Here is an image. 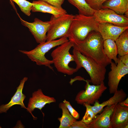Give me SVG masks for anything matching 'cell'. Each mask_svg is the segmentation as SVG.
<instances>
[{
	"label": "cell",
	"instance_id": "6da1fadb",
	"mask_svg": "<svg viewBox=\"0 0 128 128\" xmlns=\"http://www.w3.org/2000/svg\"><path fill=\"white\" fill-rule=\"evenodd\" d=\"M104 41L100 33L94 31L90 33L82 41H72L73 48L106 67L111 64L112 60L104 53Z\"/></svg>",
	"mask_w": 128,
	"mask_h": 128
},
{
	"label": "cell",
	"instance_id": "7a4b0ae2",
	"mask_svg": "<svg viewBox=\"0 0 128 128\" xmlns=\"http://www.w3.org/2000/svg\"><path fill=\"white\" fill-rule=\"evenodd\" d=\"M98 23L93 16L79 14L74 15L69 30L68 37L71 41L83 40L93 31H98Z\"/></svg>",
	"mask_w": 128,
	"mask_h": 128
},
{
	"label": "cell",
	"instance_id": "3957f363",
	"mask_svg": "<svg viewBox=\"0 0 128 128\" xmlns=\"http://www.w3.org/2000/svg\"><path fill=\"white\" fill-rule=\"evenodd\" d=\"M73 53L76 68L78 70L84 68L90 76V82L93 85H98L104 82L106 71L105 67L82 54L74 48Z\"/></svg>",
	"mask_w": 128,
	"mask_h": 128
},
{
	"label": "cell",
	"instance_id": "277c9868",
	"mask_svg": "<svg viewBox=\"0 0 128 128\" xmlns=\"http://www.w3.org/2000/svg\"><path fill=\"white\" fill-rule=\"evenodd\" d=\"M73 45V42L69 40L60 45L51 52L53 64L58 72L71 75L78 70L69 65L71 62L74 61L73 55L69 52Z\"/></svg>",
	"mask_w": 128,
	"mask_h": 128
},
{
	"label": "cell",
	"instance_id": "5b68a950",
	"mask_svg": "<svg viewBox=\"0 0 128 128\" xmlns=\"http://www.w3.org/2000/svg\"><path fill=\"white\" fill-rule=\"evenodd\" d=\"M65 37L57 40L46 41L39 44L35 48L29 51L19 50L20 52L26 55L31 61L36 62L38 65H44L54 70L51 65L53 64L52 60L47 59L45 57L46 54L53 48L69 41Z\"/></svg>",
	"mask_w": 128,
	"mask_h": 128
},
{
	"label": "cell",
	"instance_id": "8992f818",
	"mask_svg": "<svg viewBox=\"0 0 128 128\" xmlns=\"http://www.w3.org/2000/svg\"><path fill=\"white\" fill-rule=\"evenodd\" d=\"M74 16L72 14L67 13L56 18L52 15L50 21V25L46 35V41L55 40L64 37L68 38L69 30Z\"/></svg>",
	"mask_w": 128,
	"mask_h": 128
},
{
	"label": "cell",
	"instance_id": "52a82bcc",
	"mask_svg": "<svg viewBox=\"0 0 128 128\" xmlns=\"http://www.w3.org/2000/svg\"><path fill=\"white\" fill-rule=\"evenodd\" d=\"M86 82L85 90L80 91L76 96L75 100L77 103L83 105L84 103L94 104L99 100L107 89L104 82L98 85H91L87 80H83Z\"/></svg>",
	"mask_w": 128,
	"mask_h": 128
},
{
	"label": "cell",
	"instance_id": "ba28073f",
	"mask_svg": "<svg viewBox=\"0 0 128 128\" xmlns=\"http://www.w3.org/2000/svg\"><path fill=\"white\" fill-rule=\"evenodd\" d=\"M116 64L112 61L111 70L108 74V85L110 94H114L118 90L119 82L122 78L128 73V67L124 64L118 58Z\"/></svg>",
	"mask_w": 128,
	"mask_h": 128
},
{
	"label": "cell",
	"instance_id": "9c48e42d",
	"mask_svg": "<svg viewBox=\"0 0 128 128\" xmlns=\"http://www.w3.org/2000/svg\"><path fill=\"white\" fill-rule=\"evenodd\" d=\"M98 23H109L120 27L128 26V18L108 9L96 10L93 15Z\"/></svg>",
	"mask_w": 128,
	"mask_h": 128
},
{
	"label": "cell",
	"instance_id": "30bf717a",
	"mask_svg": "<svg viewBox=\"0 0 128 128\" xmlns=\"http://www.w3.org/2000/svg\"><path fill=\"white\" fill-rule=\"evenodd\" d=\"M19 17L22 24L29 29L37 43L41 44L46 41V33L50 24V21H43L36 18L33 22L29 23Z\"/></svg>",
	"mask_w": 128,
	"mask_h": 128
},
{
	"label": "cell",
	"instance_id": "8fae6325",
	"mask_svg": "<svg viewBox=\"0 0 128 128\" xmlns=\"http://www.w3.org/2000/svg\"><path fill=\"white\" fill-rule=\"evenodd\" d=\"M111 128H127L128 126V107L115 104L110 118Z\"/></svg>",
	"mask_w": 128,
	"mask_h": 128
},
{
	"label": "cell",
	"instance_id": "7c38bea8",
	"mask_svg": "<svg viewBox=\"0 0 128 128\" xmlns=\"http://www.w3.org/2000/svg\"><path fill=\"white\" fill-rule=\"evenodd\" d=\"M56 102V100L54 98L45 95L41 89H39L32 93V97L29 99L27 109L31 114L35 109L41 110L47 104H50Z\"/></svg>",
	"mask_w": 128,
	"mask_h": 128
},
{
	"label": "cell",
	"instance_id": "4fadbf2b",
	"mask_svg": "<svg viewBox=\"0 0 128 128\" xmlns=\"http://www.w3.org/2000/svg\"><path fill=\"white\" fill-rule=\"evenodd\" d=\"M116 104L105 107L102 112L96 115L88 125L89 128H111L110 118Z\"/></svg>",
	"mask_w": 128,
	"mask_h": 128
},
{
	"label": "cell",
	"instance_id": "5bb4252c",
	"mask_svg": "<svg viewBox=\"0 0 128 128\" xmlns=\"http://www.w3.org/2000/svg\"><path fill=\"white\" fill-rule=\"evenodd\" d=\"M98 32L104 40L110 39L115 41L124 31L128 29V26L122 27L109 23H99Z\"/></svg>",
	"mask_w": 128,
	"mask_h": 128
},
{
	"label": "cell",
	"instance_id": "9a60e30c",
	"mask_svg": "<svg viewBox=\"0 0 128 128\" xmlns=\"http://www.w3.org/2000/svg\"><path fill=\"white\" fill-rule=\"evenodd\" d=\"M27 79V77H25L21 80L19 86L17 88L16 91L9 102L7 104L0 106V113H6L10 107L16 105H20L22 108L27 109L23 102L26 96L23 93L22 91L25 83Z\"/></svg>",
	"mask_w": 128,
	"mask_h": 128
},
{
	"label": "cell",
	"instance_id": "2e32d148",
	"mask_svg": "<svg viewBox=\"0 0 128 128\" xmlns=\"http://www.w3.org/2000/svg\"><path fill=\"white\" fill-rule=\"evenodd\" d=\"M32 3L31 11L33 12L49 13L56 18L67 13L66 10L62 7H56L43 1L34 0Z\"/></svg>",
	"mask_w": 128,
	"mask_h": 128
},
{
	"label": "cell",
	"instance_id": "e0dca14e",
	"mask_svg": "<svg viewBox=\"0 0 128 128\" xmlns=\"http://www.w3.org/2000/svg\"><path fill=\"white\" fill-rule=\"evenodd\" d=\"M113 96L108 100L100 104L99 102H96L93 105H91V110L95 115L101 111L104 108L120 103L124 100L127 96L126 92L122 89L117 90Z\"/></svg>",
	"mask_w": 128,
	"mask_h": 128
},
{
	"label": "cell",
	"instance_id": "ac0fdd59",
	"mask_svg": "<svg viewBox=\"0 0 128 128\" xmlns=\"http://www.w3.org/2000/svg\"><path fill=\"white\" fill-rule=\"evenodd\" d=\"M102 9H109L119 14L123 15L128 11V0H108L103 4Z\"/></svg>",
	"mask_w": 128,
	"mask_h": 128
},
{
	"label": "cell",
	"instance_id": "d6986e66",
	"mask_svg": "<svg viewBox=\"0 0 128 128\" xmlns=\"http://www.w3.org/2000/svg\"><path fill=\"white\" fill-rule=\"evenodd\" d=\"M104 51L105 54L110 60H113L117 64L118 58L117 47L115 41L110 39H107L104 41L103 42Z\"/></svg>",
	"mask_w": 128,
	"mask_h": 128
},
{
	"label": "cell",
	"instance_id": "ffe728a7",
	"mask_svg": "<svg viewBox=\"0 0 128 128\" xmlns=\"http://www.w3.org/2000/svg\"><path fill=\"white\" fill-rule=\"evenodd\" d=\"M59 106L62 111V116L58 118V120L60 122L59 128H69L77 119L70 114L63 102L60 103Z\"/></svg>",
	"mask_w": 128,
	"mask_h": 128
},
{
	"label": "cell",
	"instance_id": "44dd1931",
	"mask_svg": "<svg viewBox=\"0 0 128 128\" xmlns=\"http://www.w3.org/2000/svg\"><path fill=\"white\" fill-rule=\"evenodd\" d=\"M115 41L119 56L128 54V29L123 32Z\"/></svg>",
	"mask_w": 128,
	"mask_h": 128
},
{
	"label": "cell",
	"instance_id": "7402d4cb",
	"mask_svg": "<svg viewBox=\"0 0 128 128\" xmlns=\"http://www.w3.org/2000/svg\"><path fill=\"white\" fill-rule=\"evenodd\" d=\"M67 0L78 9L79 14L87 16H92L96 10L91 8L85 0Z\"/></svg>",
	"mask_w": 128,
	"mask_h": 128
},
{
	"label": "cell",
	"instance_id": "603a6c76",
	"mask_svg": "<svg viewBox=\"0 0 128 128\" xmlns=\"http://www.w3.org/2000/svg\"><path fill=\"white\" fill-rule=\"evenodd\" d=\"M15 3L19 6L21 11L25 15L30 16L32 6V4L26 0H10Z\"/></svg>",
	"mask_w": 128,
	"mask_h": 128
},
{
	"label": "cell",
	"instance_id": "cb8c5ba5",
	"mask_svg": "<svg viewBox=\"0 0 128 128\" xmlns=\"http://www.w3.org/2000/svg\"><path fill=\"white\" fill-rule=\"evenodd\" d=\"M83 105L86 107V110L81 121L87 124L88 125L92 121L96 115L91 110L90 105L84 103Z\"/></svg>",
	"mask_w": 128,
	"mask_h": 128
},
{
	"label": "cell",
	"instance_id": "d4e9b609",
	"mask_svg": "<svg viewBox=\"0 0 128 128\" xmlns=\"http://www.w3.org/2000/svg\"><path fill=\"white\" fill-rule=\"evenodd\" d=\"M90 6L92 9L99 10L102 9L103 4L108 0H85Z\"/></svg>",
	"mask_w": 128,
	"mask_h": 128
},
{
	"label": "cell",
	"instance_id": "484cf974",
	"mask_svg": "<svg viewBox=\"0 0 128 128\" xmlns=\"http://www.w3.org/2000/svg\"><path fill=\"white\" fill-rule=\"evenodd\" d=\"M63 102L72 116L76 119H79L80 117L79 114L72 107L70 102L65 99L63 101Z\"/></svg>",
	"mask_w": 128,
	"mask_h": 128
},
{
	"label": "cell",
	"instance_id": "4316f807",
	"mask_svg": "<svg viewBox=\"0 0 128 128\" xmlns=\"http://www.w3.org/2000/svg\"><path fill=\"white\" fill-rule=\"evenodd\" d=\"M45 2L54 6L62 7V5L63 3L64 0H39Z\"/></svg>",
	"mask_w": 128,
	"mask_h": 128
},
{
	"label": "cell",
	"instance_id": "83f0119b",
	"mask_svg": "<svg viewBox=\"0 0 128 128\" xmlns=\"http://www.w3.org/2000/svg\"><path fill=\"white\" fill-rule=\"evenodd\" d=\"M69 128H89L88 125L81 120L75 121Z\"/></svg>",
	"mask_w": 128,
	"mask_h": 128
},
{
	"label": "cell",
	"instance_id": "f1b7e54d",
	"mask_svg": "<svg viewBox=\"0 0 128 128\" xmlns=\"http://www.w3.org/2000/svg\"><path fill=\"white\" fill-rule=\"evenodd\" d=\"M118 58L124 64L128 67V54L122 56H119Z\"/></svg>",
	"mask_w": 128,
	"mask_h": 128
},
{
	"label": "cell",
	"instance_id": "f546056e",
	"mask_svg": "<svg viewBox=\"0 0 128 128\" xmlns=\"http://www.w3.org/2000/svg\"><path fill=\"white\" fill-rule=\"evenodd\" d=\"M121 106L124 107H128V98L118 103Z\"/></svg>",
	"mask_w": 128,
	"mask_h": 128
},
{
	"label": "cell",
	"instance_id": "4dcf8cb0",
	"mask_svg": "<svg viewBox=\"0 0 128 128\" xmlns=\"http://www.w3.org/2000/svg\"><path fill=\"white\" fill-rule=\"evenodd\" d=\"M124 15L126 17L128 18V11L126 12L124 14Z\"/></svg>",
	"mask_w": 128,
	"mask_h": 128
},
{
	"label": "cell",
	"instance_id": "1f68e13d",
	"mask_svg": "<svg viewBox=\"0 0 128 128\" xmlns=\"http://www.w3.org/2000/svg\"><path fill=\"white\" fill-rule=\"evenodd\" d=\"M0 128H1V127H0Z\"/></svg>",
	"mask_w": 128,
	"mask_h": 128
}]
</instances>
